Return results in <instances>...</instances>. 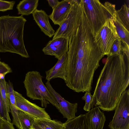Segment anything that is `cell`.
<instances>
[{
  "instance_id": "obj_13",
  "label": "cell",
  "mask_w": 129,
  "mask_h": 129,
  "mask_svg": "<svg viewBox=\"0 0 129 129\" xmlns=\"http://www.w3.org/2000/svg\"><path fill=\"white\" fill-rule=\"evenodd\" d=\"M68 58L67 53L58 59L55 64L48 70L45 71L46 79L50 81L52 79L60 78L64 81L67 75V65Z\"/></svg>"
},
{
  "instance_id": "obj_30",
  "label": "cell",
  "mask_w": 129,
  "mask_h": 129,
  "mask_svg": "<svg viewBox=\"0 0 129 129\" xmlns=\"http://www.w3.org/2000/svg\"><path fill=\"white\" fill-rule=\"evenodd\" d=\"M2 119H1L0 118V128L1 126V123H2Z\"/></svg>"
},
{
  "instance_id": "obj_10",
  "label": "cell",
  "mask_w": 129,
  "mask_h": 129,
  "mask_svg": "<svg viewBox=\"0 0 129 129\" xmlns=\"http://www.w3.org/2000/svg\"><path fill=\"white\" fill-rule=\"evenodd\" d=\"M45 86L58 103L60 108L59 111L62 114L63 117L67 118V120L74 118L77 111L78 104L71 103L65 100L54 90L49 81H47Z\"/></svg>"
},
{
  "instance_id": "obj_9",
  "label": "cell",
  "mask_w": 129,
  "mask_h": 129,
  "mask_svg": "<svg viewBox=\"0 0 129 129\" xmlns=\"http://www.w3.org/2000/svg\"><path fill=\"white\" fill-rule=\"evenodd\" d=\"M14 93L18 110L22 111L36 119H51L45 108L31 102L17 92L14 91Z\"/></svg>"
},
{
  "instance_id": "obj_16",
  "label": "cell",
  "mask_w": 129,
  "mask_h": 129,
  "mask_svg": "<svg viewBox=\"0 0 129 129\" xmlns=\"http://www.w3.org/2000/svg\"><path fill=\"white\" fill-rule=\"evenodd\" d=\"M63 123L59 121L46 119H36L33 129H62Z\"/></svg>"
},
{
  "instance_id": "obj_22",
  "label": "cell",
  "mask_w": 129,
  "mask_h": 129,
  "mask_svg": "<svg viewBox=\"0 0 129 129\" xmlns=\"http://www.w3.org/2000/svg\"><path fill=\"white\" fill-rule=\"evenodd\" d=\"M115 13L128 30H129V8L124 4L119 10H116Z\"/></svg>"
},
{
  "instance_id": "obj_17",
  "label": "cell",
  "mask_w": 129,
  "mask_h": 129,
  "mask_svg": "<svg viewBox=\"0 0 129 129\" xmlns=\"http://www.w3.org/2000/svg\"><path fill=\"white\" fill-rule=\"evenodd\" d=\"M38 0H23L17 5L18 14L22 16L28 15L36 10L38 5Z\"/></svg>"
},
{
  "instance_id": "obj_1",
  "label": "cell",
  "mask_w": 129,
  "mask_h": 129,
  "mask_svg": "<svg viewBox=\"0 0 129 129\" xmlns=\"http://www.w3.org/2000/svg\"><path fill=\"white\" fill-rule=\"evenodd\" d=\"M68 39L66 85L77 92H90L94 73L104 55L95 42L87 20H81Z\"/></svg>"
},
{
  "instance_id": "obj_4",
  "label": "cell",
  "mask_w": 129,
  "mask_h": 129,
  "mask_svg": "<svg viewBox=\"0 0 129 129\" xmlns=\"http://www.w3.org/2000/svg\"><path fill=\"white\" fill-rule=\"evenodd\" d=\"M83 1L89 27L94 38L108 19H114L115 5L108 2L103 4L98 0Z\"/></svg>"
},
{
  "instance_id": "obj_25",
  "label": "cell",
  "mask_w": 129,
  "mask_h": 129,
  "mask_svg": "<svg viewBox=\"0 0 129 129\" xmlns=\"http://www.w3.org/2000/svg\"><path fill=\"white\" fill-rule=\"evenodd\" d=\"M15 3L14 1L0 0V11L4 12L12 10Z\"/></svg>"
},
{
  "instance_id": "obj_21",
  "label": "cell",
  "mask_w": 129,
  "mask_h": 129,
  "mask_svg": "<svg viewBox=\"0 0 129 129\" xmlns=\"http://www.w3.org/2000/svg\"><path fill=\"white\" fill-rule=\"evenodd\" d=\"M18 117L19 129H33V124L36 118L20 110H18Z\"/></svg>"
},
{
  "instance_id": "obj_24",
  "label": "cell",
  "mask_w": 129,
  "mask_h": 129,
  "mask_svg": "<svg viewBox=\"0 0 129 129\" xmlns=\"http://www.w3.org/2000/svg\"><path fill=\"white\" fill-rule=\"evenodd\" d=\"M92 95L90 92H86L84 95L82 97V99L85 100V104L83 107V109L86 111L88 112L92 107Z\"/></svg>"
},
{
  "instance_id": "obj_14",
  "label": "cell",
  "mask_w": 129,
  "mask_h": 129,
  "mask_svg": "<svg viewBox=\"0 0 129 129\" xmlns=\"http://www.w3.org/2000/svg\"><path fill=\"white\" fill-rule=\"evenodd\" d=\"M85 115L88 129H103L105 116L98 107L92 108Z\"/></svg>"
},
{
  "instance_id": "obj_27",
  "label": "cell",
  "mask_w": 129,
  "mask_h": 129,
  "mask_svg": "<svg viewBox=\"0 0 129 129\" xmlns=\"http://www.w3.org/2000/svg\"><path fill=\"white\" fill-rule=\"evenodd\" d=\"M0 129H15L12 122L5 119H2Z\"/></svg>"
},
{
  "instance_id": "obj_8",
  "label": "cell",
  "mask_w": 129,
  "mask_h": 129,
  "mask_svg": "<svg viewBox=\"0 0 129 129\" xmlns=\"http://www.w3.org/2000/svg\"><path fill=\"white\" fill-rule=\"evenodd\" d=\"M81 13V0H77L66 19L55 32L52 39L59 37L68 39L74 29L80 24Z\"/></svg>"
},
{
  "instance_id": "obj_23",
  "label": "cell",
  "mask_w": 129,
  "mask_h": 129,
  "mask_svg": "<svg viewBox=\"0 0 129 129\" xmlns=\"http://www.w3.org/2000/svg\"><path fill=\"white\" fill-rule=\"evenodd\" d=\"M120 38L116 40L112 44L110 50V54H120L122 52V46Z\"/></svg>"
},
{
  "instance_id": "obj_12",
  "label": "cell",
  "mask_w": 129,
  "mask_h": 129,
  "mask_svg": "<svg viewBox=\"0 0 129 129\" xmlns=\"http://www.w3.org/2000/svg\"><path fill=\"white\" fill-rule=\"evenodd\" d=\"M74 5L71 4L69 0L60 2L53 9L49 16V18L54 24L60 26L67 17Z\"/></svg>"
},
{
  "instance_id": "obj_7",
  "label": "cell",
  "mask_w": 129,
  "mask_h": 129,
  "mask_svg": "<svg viewBox=\"0 0 129 129\" xmlns=\"http://www.w3.org/2000/svg\"><path fill=\"white\" fill-rule=\"evenodd\" d=\"M109 127L111 129H129V90L122 93L115 108Z\"/></svg>"
},
{
  "instance_id": "obj_2",
  "label": "cell",
  "mask_w": 129,
  "mask_h": 129,
  "mask_svg": "<svg viewBox=\"0 0 129 129\" xmlns=\"http://www.w3.org/2000/svg\"><path fill=\"white\" fill-rule=\"evenodd\" d=\"M98 79L92 97V104L104 111L115 110L129 84V54L107 56Z\"/></svg>"
},
{
  "instance_id": "obj_19",
  "label": "cell",
  "mask_w": 129,
  "mask_h": 129,
  "mask_svg": "<svg viewBox=\"0 0 129 129\" xmlns=\"http://www.w3.org/2000/svg\"><path fill=\"white\" fill-rule=\"evenodd\" d=\"M62 129H88L85 114H81L63 123Z\"/></svg>"
},
{
  "instance_id": "obj_28",
  "label": "cell",
  "mask_w": 129,
  "mask_h": 129,
  "mask_svg": "<svg viewBox=\"0 0 129 129\" xmlns=\"http://www.w3.org/2000/svg\"><path fill=\"white\" fill-rule=\"evenodd\" d=\"M0 118L6 120V117L0 90Z\"/></svg>"
},
{
  "instance_id": "obj_15",
  "label": "cell",
  "mask_w": 129,
  "mask_h": 129,
  "mask_svg": "<svg viewBox=\"0 0 129 129\" xmlns=\"http://www.w3.org/2000/svg\"><path fill=\"white\" fill-rule=\"evenodd\" d=\"M32 15L34 19L42 32L49 37L54 36L55 31L50 23L49 16L44 10L37 9Z\"/></svg>"
},
{
  "instance_id": "obj_20",
  "label": "cell",
  "mask_w": 129,
  "mask_h": 129,
  "mask_svg": "<svg viewBox=\"0 0 129 129\" xmlns=\"http://www.w3.org/2000/svg\"><path fill=\"white\" fill-rule=\"evenodd\" d=\"M116 14V13H115ZM114 20L117 34L124 46L129 47V31L116 14Z\"/></svg>"
},
{
  "instance_id": "obj_26",
  "label": "cell",
  "mask_w": 129,
  "mask_h": 129,
  "mask_svg": "<svg viewBox=\"0 0 129 129\" xmlns=\"http://www.w3.org/2000/svg\"><path fill=\"white\" fill-rule=\"evenodd\" d=\"M12 72V70L8 64L4 62H0V75L3 74L5 75Z\"/></svg>"
},
{
  "instance_id": "obj_6",
  "label": "cell",
  "mask_w": 129,
  "mask_h": 129,
  "mask_svg": "<svg viewBox=\"0 0 129 129\" xmlns=\"http://www.w3.org/2000/svg\"><path fill=\"white\" fill-rule=\"evenodd\" d=\"M94 38L95 42L104 55H109L114 42L116 39L120 38L113 19H108Z\"/></svg>"
},
{
  "instance_id": "obj_18",
  "label": "cell",
  "mask_w": 129,
  "mask_h": 129,
  "mask_svg": "<svg viewBox=\"0 0 129 129\" xmlns=\"http://www.w3.org/2000/svg\"><path fill=\"white\" fill-rule=\"evenodd\" d=\"M5 75H0V90L5 108L6 117V120L11 122V120L9 115L10 112V103L7 89L6 81L5 79Z\"/></svg>"
},
{
  "instance_id": "obj_29",
  "label": "cell",
  "mask_w": 129,
  "mask_h": 129,
  "mask_svg": "<svg viewBox=\"0 0 129 129\" xmlns=\"http://www.w3.org/2000/svg\"><path fill=\"white\" fill-rule=\"evenodd\" d=\"M49 5L53 9L58 4L59 2L57 0H47Z\"/></svg>"
},
{
  "instance_id": "obj_3",
  "label": "cell",
  "mask_w": 129,
  "mask_h": 129,
  "mask_svg": "<svg viewBox=\"0 0 129 129\" xmlns=\"http://www.w3.org/2000/svg\"><path fill=\"white\" fill-rule=\"evenodd\" d=\"M26 21L22 15L0 17V52L14 53L23 57H29L23 39L24 25Z\"/></svg>"
},
{
  "instance_id": "obj_11",
  "label": "cell",
  "mask_w": 129,
  "mask_h": 129,
  "mask_svg": "<svg viewBox=\"0 0 129 129\" xmlns=\"http://www.w3.org/2000/svg\"><path fill=\"white\" fill-rule=\"evenodd\" d=\"M69 50L68 40L63 37L52 39L42 50L45 54L54 56L58 59L67 53Z\"/></svg>"
},
{
  "instance_id": "obj_31",
  "label": "cell",
  "mask_w": 129,
  "mask_h": 129,
  "mask_svg": "<svg viewBox=\"0 0 129 129\" xmlns=\"http://www.w3.org/2000/svg\"><path fill=\"white\" fill-rule=\"evenodd\" d=\"M0 59H1V58H0V62L1 61H0Z\"/></svg>"
},
{
  "instance_id": "obj_5",
  "label": "cell",
  "mask_w": 129,
  "mask_h": 129,
  "mask_svg": "<svg viewBox=\"0 0 129 129\" xmlns=\"http://www.w3.org/2000/svg\"><path fill=\"white\" fill-rule=\"evenodd\" d=\"M42 78L37 71L27 73L23 82L27 96L33 100H40L43 107L46 108L51 103L59 111L58 103L43 82Z\"/></svg>"
}]
</instances>
